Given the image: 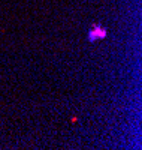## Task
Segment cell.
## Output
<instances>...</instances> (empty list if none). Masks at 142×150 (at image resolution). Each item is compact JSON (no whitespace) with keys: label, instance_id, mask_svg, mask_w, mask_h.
Instances as JSON below:
<instances>
[{"label":"cell","instance_id":"cell-1","mask_svg":"<svg viewBox=\"0 0 142 150\" xmlns=\"http://www.w3.org/2000/svg\"><path fill=\"white\" fill-rule=\"evenodd\" d=\"M106 30L103 29L102 24H93L91 29L88 30L87 38H88V42H96V41H102L106 38Z\"/></svg>","mask_w":142,"mask_h":150}]
</instances>
